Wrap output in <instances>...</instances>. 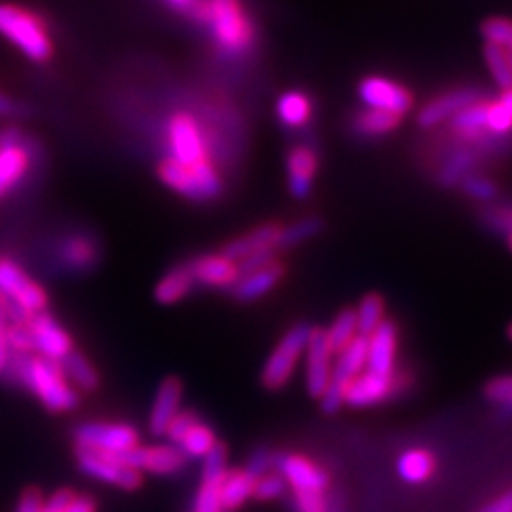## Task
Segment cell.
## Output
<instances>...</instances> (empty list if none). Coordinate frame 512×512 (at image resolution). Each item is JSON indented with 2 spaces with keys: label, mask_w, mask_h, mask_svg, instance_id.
I'll return each mask as SVG.
<instances>
[{
  "label": "cell",
  "mask_w": 512,
  "mask_h": 512,
  "mask_svg": "<svg viewBox=\"0 0 512 512\" xmlns=\"http://www.w3.org/2000/svg\"><path fill=\"white\" fill-rule=\"evenodd\" d=\"M64 512H99V504H96L92 495L77 493L75 500L69 504V508Z\"/></svg>",
  "instance_id": "11a10c76"
},
{
  "label": "cell",
  "mask_w": 512,
  "mask_h": 512,
  "mask_svg": "<svg viewBox=\"0 0 512 512\" xmlns=\"http://www.w3.org/2000/svg\"><path fill=\"white\" fill-rule=\"evenodd\" d=\"M506 109H508V114L512 116V88L510 90H502V94H500V99H498Z\"/></svg>",
  "instance_id": "6f0895ef"
},
{
  "label": "cell",
  "mask_w": 512,
  "mask_h": 512,
  "mask_svg": "<svg viewBox=\"0 0 512 512\" xmlns=\"http://www.w3.org/2000/svg\"><path fill=\"white\" fill-rule=\"evenodd\" d=\"M182 397H184V384L180 378L167 376L158 384L154 404L150 410V419H148L152 436L160 438L167 434V427L175 419V414L182 410Z\"/></svg>",
  "instance_id": "d6986e66"
},
{
  "label": "cell",
  "mask_w": 512,
  "mask_h": 512,
  "mask_svg": "<svg viewBox=\"0 0 512 512\" xmlns=\"http://www.w3.org/2000/svg\"><path fill=\"white\" fill-rule=\"evenodd\" d=\"M478 512H512V489H508L502 498L485 504Z\"/></svg>",
  "instance_id": "9f6ffc18"
},
{
  "label": "cell",
  "mask_w": 512,
  "mask_h": 512,
  "mask_svg": "<svg viewBox=\"0 0 512 512\" xmlns=\"http://www.w3.org/2000/svg\"><path fill=\"white\" fill-rule=\"evenodd\" d=\"M158 178L167 188L190 201H212L222 192V178L210 158L186 167L167 156L158 163Z\"/></svg>",
  "instance_id": "277c9868"
},
{
  "label": "cell",
  "mask_w": 512,
  "mask_h": 512,
  "mask_svg": "<svg viewBox=\"0 0 512 512\" xmlns=\"http://www.w3.org/2000/svg\"><path fill=\"white\" fill-rule=\"evenodd\" d=\"M485 105H487V99L483 96V99L476 101V103H470L468 107H463L459 114H455L451 118V131L457 135V137H463V139H483L487 133V124H485Z\"/></svg>",
  "instance_id": "1f68e13d"
},
{
  "label": "cell",
  "mask_w": 512,
  "mask_h": 512,
  "mask_svg": "<svg viewBox=\"0 0 512 512\" xmlns=\"http://www.w3.org/2000/svg\"><path fill=\"white\" fill-rule=\"evenodd\" d=\"M271 468H274V455H269L265 448H259V451L252 453L250 461L246 470L254 476V478H261L263 474H267Z\"/></svg>",
  "instance_id": "f5cc1de1"
},
{
  "label": "cell",
  "mask_w": 512,
  "mask_h": 512,
  "mask_svg": "<svg viewBox=\"0 0 512 512\" xmlns=\"http://www.w3.org/2000/svg\"><path fill=\"white\" fill-rule=\"evenodd\" d=\"M284 276V267L280 263H271L259 271H250V274L239 276L231 293L237 301H256L269 295L280 284Z\"/></svg>",
  "instance_id": "cb8c5ba5"
},
{
  "label": "cell",
  "mask_w": 512,
  "mask_h": 512,
  "mask_svg": "<svg viewBox=\"0 0 512 512\" xmlns=\"http://www.w3.org/2000/svg\"><path fill=\"white\" fill-rule=\"evenodd\" d=\"M508 246H510V250H512V235H508Z\"/></svg>",
  "instance_id": "91938a15"
},
{
  "label": "cell",
  "mask_w": 512,
  "mask_h": 512,
  "mask_svg": "<svg viewBox=\"0 0 512 512\" xmlns=\"http://www.w3.org/2000/svg\"><path fill=\"white\" fill-rule=\"evenodd\" d=\"M0 295L24 316L45 312L50 306V295L45 288L32 280L20 263L7 256H0Z\"/></svg>",
  "instance_id": "52a82bcc"
},
{
  "label": "cell",
  "mask_w": 512,
  "mask_h": 512,
  "mask_svg": "<svg viewBox=\"0 0 512 512\" xmlns=\"http://www.w3.org/2000/svg\"><path fill=\"white\" fill-rule=\"evenodd\" d=\"M483 222L498 233L512 235V207L510 205H489L483 210Z\"/></svg>",
  "instance_id": "7dc6e473"
},
{
  "label": "cell",
  "mask_w": 512,
  "mask_h": 512,
  "mask_svg": "<svg viewBox=\"0 0 512 512\" xmlns=\"http://www.w3.org/2000/svg\"><path fill=\"white\" fill-rule=\"evenodd\" d=\"M286 483L284 478L278 472H267L261 478H256V485H254V493L252 498L261 500V502H271V500H278L286 493Z\"/></svg>",
  "instance_id": "f6af8a7d"
},
{
  "label": "cell",
  "mask_w": 512,
  "mask_h": 512,
  "mask_svg": "<svg viewBox=\"0 0 512 512\" xmlns=\"http://www.w3.org/2000/svg\"><path fill=\"white\" fill-rule=\"evenodd\" d=\"M192 288H195V278H192L190 265L188 263L175 265L156 284L154 299L158 303H163V306H173V303L188 297L192 293Z\"/></svg>",
  "instance_id": "4316f807"
},
{
  "label": "cell",
  "mask_w": 512,
  "mask_h": 512,
  "mask_svg": "<svg viewBox=\"0 0 512 512\" xmlns=\"http://www.w3.org/2000/svg\"><path fill=\"white\" fill-rule=\"evenodd\" d=\"M436 472V457L423 448H410L397 459V474L404 483L421 485L434 476Z\"/></svg>",
  "instance_id": "f546056e"
},
{
  "label": "cell",
  "mask_w": 512,
  "mask_h": 512,
  "mask_svg": "<svg viewBox=\"0 0 512 512\" xmlns=\"http://www.w3.org/2000/svg\"><path fill=\"white\" fill-rule=\"evenodd\" d=\"M28 316L20 318H11V323L7 327V342L11 348V355H35V342H32L30 329L26 325Z\"/></svg>",
  "instance_id": "f35d334b"
},
{
  "label": "cell",
  "mask_w": 512,
  "mask_h": 512,
  "mask_svg": "<svg viewBox=\"0 0 512 512\" xmlns=\"http://www.w3.org/2000/svg\"><path fill=\"white\" fill-rule=\"evenodd\" d=\"M485 62L489 67L491 77L495 79L502 90H510L512 88V62H510V54L498 45H485Z\"/></svg>",
  "instance_id": "74e56055"
},
{
  "label": "cell",
  "mask_w": 512,
  "mask_h": 512,
  "mask_svg": "<svg viewBox=\"0 0 512 512\" xmlns=\"http://www.w3.org/2000/svg\"><path fill=\"white\" fill-rule=\"evenodd\" d=\"M43 500L45 495L37 487H28L22 491L18 506H15V512H43Z\"/></svg>",
  "instance_id": "816d5d0a"
},
{
  "label": "cell",
  "mask_w": 512,
  "mask_h": 512,
  "mask_svg": "<svg viewBox=\"0 0 512 512\" xmlns=\"http://www.w3.org/2000/svg\"><path fill=\"white\" fill-rule=\"evenodd\" d=\"M271 263H276V250H263V252H256L252 256H248V259L239 261L237 267H239V276L244 274H250V271H259Z\"/></svg>",
  "instance_id": "f907efd6"
},
{
  "label": "cell",
  "mask_w": 512,
  "mask_h": 512,
  "mask_svg": "<svg viewBox=\"0 0 512 512\" xmlns=\"http://www.w3.org/2000/svg\"><path fill=\"white\" fill-rule=\"evenodd\" d=\"M397 391V376H380L370 370L361 372L357 378H352L346 387L344 404L352 408H370L376 404L387 402V399Z\"/></svg>",
  "instance_id": "e0dca14e"
},
{
  "label": "cell",
  "mask_w": 512,
  "mask_h": 512,
  "mask_svg": "<svg viewBox=\"0 0 512 512\" xmlns=\"http://www.w3.org/2000/svg\"><path fill=\"white\" fill-rule=\"evenodd\" d=\"M476 163V156L472 152H457L451 158H448V163L442 167L440 173V182L444 186H455L459 184L463 178H466L468 171L474 167Z\"/></svg>",
  "instance_id": "ab89813d"
},
{
  "label": "cell",
  "mask_w": 512,
  "mask_h": 512,
  "mask_svg": "<svg viewBox=\"0 0 512 512\" xmlns=\"http://www.w3.org/2000/svg\"><path fill=\"white\" fill-rule=\"evenodd\" d=\"M28 109L24 103H18L11 96L0 92V118H24Z\"/></svg>",
  "instance_id": "db71d44e"
},
{
  "label": "cell",
  "mask_w": 512,
  "mask_h": 512,
  "mask_svg": "<svg viewBox=\"0 0 512 512\" xmlns=\"http://www.w3.org/2000/svg\"><path fill=\"white\" fill-rule=\"evenodd\" d=\"M227 472V448L218 442L212 451L203 457L201 485L195 493V500H192L190 512H224L220 502V489Z\"/></svg>",
  "instance_id": "4fadbf2b"
},
{
  "label": "cell",
  "mask_w": 512,
  "mask_h": 512,
  "mask_svg": "<svg viewBox=\"0 0 512 512\" xmlns=\"http://www.w3.org/2000/svg\"><path fill=\"white\" fill-rule=\"evenodd\" d=\"M190 271L192 278H195V284H203L210 288H231L239 280V267L235 261L227 259L222 252L218 254H205L199 256V259L190 261Z\"/></svg>",
  "instance_id": "44dd1931"
},
{
  "label": "cell",
  "mask_w": 512,
  "mask_h": 512,
  "mask_svg": "<svg viewBox=\"0 0 512 512\" xmlns=\"http://www.w3.org/2000/svg\"><path fill=\"white\" fill-rule=\"evenodd\" d=\"M58 256L64 267L84 274V271H90L92 267L99 265L101 248L88 235H71L60 244Z\"/></svg>",
  "instance_id": "d4e9b609"
},
{
  "label": "cell",
  "mask_w": 512,
  "mask_h": 512,
  "mask_svg": "<svg viewBox=\"0 0 512 512\" xmlns=\"http://www.w3.org/2000/svg\"><path fill=\"white\" fill-rule=\"evenodd\" d=\"M485 397L493 404H500L504 414H512V376L491 378L485 387Z\"/></svg>",
  "instance_id": "bcb514c9"
},
{
  "label": "cell",
  "mask_w": 512,
  "mask_h": 512,
  "mask_svg": "<svg viewBox=\"0 0 512 512\" xmlns=\"http://www.w3.org/2000/svg\"><path fill=\"white\" fill-rule=\"evenodd\" d=\"M32 342H35V355L62 363L75 350L71 333L64 329L50 312H39L26 318Z\"/></svg>",
  "instance_id": "8fae6325"
},
{
  "label": "cell",
  "mask_w": 512,
  "mask_h": 512,
  "mask_svg": "<svg viewBox=\"0 0 512 512\" xmlns=\"http://www.w3.org/2000/svg\"><path fill=\"white\" fill-rule=\"evenodd\" d=\"M167 3L175 9H180V11H188V7L195 3V0H167Z\"/></svg>",
  "instance_id": "680465c9"
},
{
  "label": "cell",
  "mask_w": 512,
  "mask_h": 512,
  "mask_svg": "<svg viewBox=\"0 0 512 512\" xmlns=\"http://www.w3.org/2000/svg\"><path fill=\"white\" fill-rule=\"evenodd\" d=\"M310 329L312 327H308L306 323H299L282 335V340L278 342L274 352L269 355L263 372H261V382L265 389L278 391V389L286 387L288 380L293 378L301 357L306 355Z\"/></svg>",
  "instance_id": "8992f818"
},
{
  "label": "cell",
  "mask_w": 512,
  "mask_h": 512,
  "mask_svg": "<svg viewBox=\"0 0 512 512\" xmlns=\"http://www.w3.org/2000/svg\"><path fill=\"white\" fill-rule=\"evenodd\" d=\"M333 370H331V380L340 382L344 387H348V382L352 378H357L361 372H365L367 367V338L365 335H357L340 355L333 357Z\"/></svg>",
  "instance_id": "484cf974"
},
{
  "label": "cell",
  "mask_w": 512,
  "mask_h": 512,
  "mask_svg": "<svg viewBox=\"0 0 512 512\" xmlns=\"http://www.w3.org/2000/svg\"><path fill=\"white\" fill-rule=\"evenodd\" d=\"M35 165V141L26 139L18 128L0 131V199L22 184Z\"/></svg>",
  "instance_id": "ba28073f"
},
{
  "label": "cell",
  "mask_w": 512,
  "mask_h": 512,
  "mask_svg": "<svg viewBox=\"0 0 512 512\" xmlns=\"http://www.w3.org/2000/svg\"><path fill=\"white\" fill-rule=\"evenodd\" d=\"M485 124H487V133L495 135V137H504L512 131V116L508 114V109L498 99L487 101Z\"/></svg>",
  "instance_id": "7bdbcfd3"
},
{
  "label": "cell",
  "mask_w": 512,
  "mask_h": 512,
  "mask_svg": "<svg viewBox=\"0 0 512 512\" xmlns=\"http://www.w3.org/2000/svg\"><path fill=\"white\" fill-rule=\"evenodd\" d=\"M480 32L487 43L498 45L508 54H512V20L506 18H489L480 26Z\"/></svg>",
  "instance_id": "60d3db41"
},
{
  "label": "cell",
  "mask_w": 512,
  "mask_h": 512,
  "mask_svg": "<svg viewBox=\"0 0 512 512\" xmlns=\"http://www.w3.org/2000/svg\"><path fill=\"white\" fill-rule=\"evenodd\" d=\"M216 444H218V440H216L214 429L199 419L186 431V436L182 438L178 448L188 459H203Z\"/></svg>",
  "instance_id": "e575fe53"
},
{
  "label": "cell",
  "mask_w": 512,
  "mask_h": 512,
  "mask_svg": "<svg viewBox=\"0 0 512 512\" xmlns=\"http://www.w3.org/2000/svg\"><path fill=\"white\" fill-rule=\"evenodd\" d=\"M357 312V329L359 335H372L384 320V301L380 295L372 293V295H365L359 303V308H355Z\"/></svg>",
  "instance_id": "8d00e7d4"
},
{
  "label": "cell",
  "mask_w": 512,
  "mask_h": 512,
  "mask_svg": "<svg viewBox=\"0 0 512 512\" xmlns=\"http://www.w3.org/2000/svg\"><path fill=\"white\" fill-rule=\"evenodd\" d=\"M62 372L67 376V380L73 384V387L79 393H94L101 387V374L96 367L90 363L86 355H82L79 350H73L69 357L62 359Z\"/></svg>",
  "instance_id": "f1b7e54d"
},
{
  "label": "cell",
  "mask_w": 512,
  "mask_h": 512,
  "mask_svg": "<svg viewBox=\"0 0 512 512\" xmlns=\"http://www.w3.org/2000/svg\"><path fill=\"white\" fill-rule=\"evenodd\" d=\"M280 224L276 222H267L261 224V227H256L248 233H244L242 237L233 239L231 244H227L222 248V254L227 256V259L239 263L248 259V256L256 254V252H263V250H278V237H280Z\"/></svg>",
  "instance_id": "603a6c76"
},
{
  "label": "cell",
  "mask_w": 512,
  "mask_h": 512,
  "mask_svg": "<svg viewBox=\"0 0 512 512\" xmlns=\"http://www.w3.org/2000/svg\"><path fill=\"white\" fill-rule=\"evenodd\" d=\"M167 139L171 150L169 156L186 167L199 165L210 158L207 156V141L199 122L186 114V111H178V114L171 116L167 124Z\"/></svg>",
  "instance_id": "30bf717a"
},
{
  "label": "cell",
  "mask_w": 512,
  "mask_h": 512,
  "mask_svg": "<svg viewBox=\"0 0 512 512\" xmlns=\"http://www.w3.org/2000/svg\"><path fill=\"white\" fill-rule=\"evenodd\" d=\"M274 468L293 491L325 493L329 489V474L303 455H274Z\"/></svg>",
  "instance_id": "9a60e30c"
},
{
  "label": "cell",
  "mask_w": 512,
  "mask_h": 512,
  "mask_svg": "<svg viewBox=\"0 0 512 512\" xmlns=\"http://www.w3.org/2000/svg\"><path fill=\"white\" fill-rule=\"evenodd\" d=\"M139 444V431L131 423L86 421L73 429V448H84V451L126 455Z\"/></svg>",
  "instance_id": "5b68a950"
},
{
  "label": "cell",
  "mask_w": 512,
  "mask_h": 512,
  "mask_svg": "<svg viewBox=\"0 0 512 512\" xmlns=\"http://www.w3.org/2000/svg\"><path fill=\"white\" fill-rule=\"evenodd\" d=\"M293 510L295 512H333L325 493H306L293 491Z\"/></svg>",
  "instance_id": "c3c4849f"
},
{
  "label": "cell",
  "mask_w": 512,
  "mask_h": 512,
  "mask_svg": "<svg viewBox=\"0 0 512 512\" xmlns=\"http://www.w3.org/2000/svg\"><path fill=\"white\" fill-rule=\"evenodd\" d=\"M325 335H327V344H329L331 355L333 357L340 355V352L359 335L355 308H346L338 316H335L329 329H325Z\"/></svg>",
  "instance_id": "836d02e7"
},
{
  "label": "cell",
  "mask_w": 512,
  "mask_h": 512,
  "mask_svg": "<svg viewBox=\"0 0 512 512\" xmlns=\"http://www.w3.org/2000/svg\"><path fill=\"white\" fill-rule=\"evenodd\" d=\"M20 316H24V314H20L3 295H0V380H3L7 367L11 363V348H9V342H7V327L11 323V318H20Z\"/></svg>",
  "instance_id": "b9f144b4"
},
{
  "label": "cell",
  "mask_w": 512,
  "mask_h": 512,
  "mask_svg": "<svg viewBox=\"0 0 512 512\" xmlns=\"http://www.w3.org/2000/svg\"><path fill=\"white\" fill-rule=\"evenodd\" d=\"M399 124H402V116L367 107L352 118V131L359 137H382L393 133Z\"/></svg>",
  "instance_id": "d6a6232c"
},
{
  "label": "cell",
  "mask_w": 512,
  "mask_h": 512,
  "mask_svg": "<svg viewBox=\"0 0 512 512\" xmlns=\"http://www.w3.org/2000/svg\"><path fill=\"white\" fill-rule=\"evenodd\" d=\"M73 453L79 472L99 480V483L122 491H137L143 485V474L133 466H128L122 455L94 453L84 451V448H73Z\"/></svg>",
  "instance_id": "9c48e42d"
},
{
  "label": "cell",
  "mask_w": 512,
  "mask_h": 512,
  "mask_svg": "<svg viewBox=\"0 0 512 512\" xmlns=\"http://www.w3.org/2000/svg\"><path fill=\"white\" fill-rule=\"evenodd\" d=\"M77 491L71 487H60L56 489L50 498L43 500V512H64L69 508V504L75 500Z\"/></svg>",
  "instance_id": "681fc988"
},
{
  "label": "cell",
  "mask_w": 512,
  "mask_h": 512,
  "mask_svg": "<svg viewBox=\"0 0 512 512\" xmlns=\"http://www.w3.org/2000/svg\"><path fill=\"white\" fill-rule=\"evenodd\" d=\"M288 190L295 199H308L318 171V154L310 146H295L286 158Z\"/></svg>",
  "instance_id": "7402d4cb"
},
{
  "label": "cell",
  "mask_w": 512,
  "mask_h": 512,
  "mask_svg": "<svg viewBox=\"0 0 512 512\" xmlns=\"http://www.w3.org/2000/svg\"><path fill=\"white\" fill-rule=\"evenodd\" d=\"M3 380L20 384L52 414H67L79 406V393L62 372V365L39 355H11Z\"/></svg>",
  "instance_id": "6da1fadb"
},
{
  "label": "cell",
  "mask_w": 512,
  "mask_h": 512,
  "mask_svg": "<svg viewBox=\"0 0 512 512\" xmlns=\"http://www.w3.org/2000/svg\"><path fill=\"white\" fill-rule=\"evenodd\" d=\"M188 13L210 28L224 56L239 58L254 47L256 28L242 0H195Z\"/></svg>",
  "instance_id": "7a4b0ae2"
},
{
  "label": "cell",
  "mask_w": 512,
  "mask_h": 512,
  "mask_svg": "<svg viewBox=\"0 0 512 512\" xmlns=\"http://www.w3.org/2000/svg\"><path fill=\"white\" fill-rule=\"evenodd\" d=\"M256 478L244 470H229L222 480L220 489V502L224 512H235L242 508L248 500H252Z\"/></svg>",
  "instance_id": "83f0119b"
},
{
  "label": "cell",
  "mask_w": 512,
  "mask_h": 512,
  "mask_svg": "<svg viewBox=\"0 0 512 512\" xmlns=\"http://www.w3.org/2000/svg\"><path fill=\"white\" fill-rule=\"evenodd\" d=\"M306 387L312 397H320L325 393L331 380L333 355L327 344V335L323 327L310 329V340L306 346Z\"/></svg>",
  "instance_id": "2e32d148"
},
{
  "label": "cell",
  "mask_w": 512,
  "mask_h": 512,
  "mask_svg": "<svg viewBox=\"0 0 512 512\" xmlns=\"http://www.w3.org/2000/svg\"><path fill=\"white\" fill-rule=\"evenodd\" d=\"M357 92H359V99L365 103V107L389 111V114L402 116V118L414 105V96L410 94L408 88L380 75L363 77Z\"/></svg>",
  "instance_id": "7c38bea8"
},
{
  "label": "cell",
  "mask_w": 512,
  "mask_h": 512,
  "mask_svg": "<svg viewBox=\"0 0 512 512\" xmlns=\"http://www.w3.org/2000/svg\"><path fill=\"white\" fill-rule=\"evenodd\" d=\"M395 357H397V329L391 320L367 335V367L374 374L393 376L395 374Z\"/></svg>",
  "instance_id": "ffe728a7"
},
{
  "label": "cell",
  "mask_w": 512,
  "mask_h": 512,
  "mask_svg": "<svg viewBox=\"0 0 512 512\" xmlns=\"http://www.w3.org/2000/svg\"><path fill=\"white\" fill-rule=\"evenodd\" d=\"M323 231V220L316 216H306L297 222H293L291 227H282L280 237H278V250L286 248H295L303 242H308L314 235Z\"/></svg>",
  "instance_id": "d590c367"
},
{
  "label": "cell",
  "mask_w": 512,
  "mask_h": 512,
  "mask_svg": "<svg viewBox=\"0 0 512 512\" xmlns=\"http://www.w3.org/2000/svg\"><path fill=\"white\" fill-rule=\"evenodd\" d=\"M122 457L126 459L128 466H133L141 474H156V476L180 474L188 463V457L173 444H150V446L139 444L131 453H126Z\"/></svg>",
  "instance_id": "5bb4252c"
},
{
  "label": "cell",
  "mask_w": 512,
  "mask_h": 512,
  "mask_svg": "<svg viewBox=\"0 0 512 512\" xmlns=\"http://www.w3.org/2000/svg\"><path fill=\"white\" fill-rule=\"evenodd\" d=\"M510 62H512V54H510Z\"/></svg>",
  "instance_id": "6125c7cd"
},
{
  "label": "cell",
  "mask_w": 512,
  "mask_h": 512,
  "mask_svg": "<svg viewBox=\"0 0 512 512\" xmlns=\"http://www.w3.org/2000/svg\"><path fill=\"white\" fill-rule=\"evenodd\" d=\"M461 190L466 192L468 197H472L474 201H483L489 203L495 197H498V186H495L485 175H476V173H468L466 178L459 182Z\"/></svg>",
  "instance_id": "ee69618b"
},
{
  "label": "cell",
  "mask_w": 512,
  "mask_h": 512,
  "mask_svg": "<svg viewBox=\"0 0 512 512\" xmlns=\"http://www.w3.org/2000/svg\"><path fill=\"white\" fill-rule=\"evenodd\" d=\"M508 338H510V340H512V325H510V327H508Z\"/></svg>",
  "instance_id": "94428289"
},
{
  "label": "cell",
  "mask_w": 512,
  "mask_h": 512,
  "mask_svg": "<svg viewBox=\"0 0 512 512\" xmlns=\"http://www.w3.org/2000/svg\"><path fill=\"white\" fill-rule=\"evenodd\" d=\"M480 99H483V94L474 88H457L444 92L421 107L416 122H419L421 128H434L446 120H451L463 107H468L470 103H476Z\"/></svg>",
  "instance_id": "ac0fdd59"
},
{
  "label": "cell",
  "mask_w": 512,
  "mask_h": 512,
  "mask_svg": "<svg viewBox=\"0 0 512 512\" xmlns=\"http://www.w3.org/2000/svg\"><path fill=\"white\" fill-rule=\"evenodd\" d=\"M0 37L13 43L32 62H47L54 54L43 22L22 7L0 3Z\"/></svg>",
  "instance_id": "3957f363"
},
{
  "label": "cell",
  "mask_w": 512,
  "mask_h": 512,
  "mask_svg": "<svg viewBox=\"0 0 512 512\" xmlns=\"http://www.w3.org/2000/svg\"><path fill=\"white\" fill-rule=\"evenodd\" d=\"M276 114L282 126L303 128L312 118V99L299 90H288L278 99Z\"/></svg>",
  "instance_id": "4dcf8cb0"
}]
</instances>
